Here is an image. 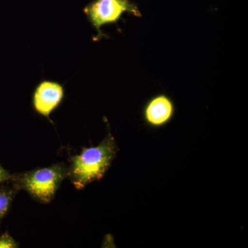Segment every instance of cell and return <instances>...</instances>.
Listing matches in <instances>:
<instances>
[{
	"label": "cell",
	"instance_id": "obj_7",
	"mask_svg": "<svg viewBox=\"0 0 248 248\" xmlns=\"http://www.w3.org/2000/svg\"><path fill=\"white\" fill-rule=\"evenodd\" d=\"M18 244L7 233L0 236V248H17Z\"/></svg>",
	"mask_w": 248,
	"mask_h": 248
},
{
	"label": "cell",
	"instance_id": "obj_8",
	"mask_svg": "<svg viewBox=\"0 0 248 248\" xmlns=\"http://www.w3.org/2000/svg\"><path fill=\"white\" fill-rule=\"evenodd\" d=\"M11 177H12V175L0 164V184L9 182L11 180Z\"/></svg>",
	"mask_w": 248,
	"mask_h": 248
},
{
	"label": "cell",
	"instance_id": "obj_6",
	"mask_svg": "<svg viewBox=\"0 0 248 248\" xmlns=\"http://www.w3.org/2000/svg\"><path fill=\"white\" fill-rule=\"evenodd\" d=\"M16 191L17 190L14 184L12 187L6 186H0V221L9 210Z\"/></svg>",
	"mask_w": 248,
	"mask_h": 248
},
{
	"label": "cell",
	"instance_id": "obj_4",
	"mask_svg": "<svg viewBox=\"0 0 248 248\" xmlns=\"http://www.w3.org/2000/svg\"><path fill=\"white\" fill-rule=\"evenodd\" d=\"M175 114V105L170 97L161 93L151 97L143 108L145 123L153 128L164 127L171 122Z\"/></svg>",
	"mask_w": 248,
	"mask_h": 248
},
{
	"label": "cell",
	"instance_id": "obj_3",
	"mask_svg": "<svg viewBox=\"0 0 248 248\" xmlns=\"http://www.w3.org/2000/svg\"><path fill=\"white\" fill-rule=\"evenodd\" d=\"M90 23L97 32V40L107 37L102 27L108 24H117L125 13L135 17L142 15L138 6L129 0H96L84 9Z\"/></svg>",
	"mask_w": 248,
	"mask_h": 248
},
{
	"label": "cell",
	"instance_id": "obj_5",
	"mask_svg": "<svg viewBox=\"0 0 248 248\" xmlns=\"http://www.w3.org/2000/svg\"><path fill=\"white\" fill-rule=\"evenodd\" d=\"M63 97V89L61 84L55 81H42L34 93V108L41 115L48 117L60 105Z\"/></svg>",
	"mask_w": 248,
	"mask_h": 248
},
{
	"label": "cell",
	"instance_id": "obj_2",
	"mask_svg": "<svg viewBox=\"0 0 248 248\" xmlns=\"http://www.w3.org/2000/svg\"><path fill=\"white\" fill-rule=\"evenodd\" d=\"M68 175L64 165L59 164L12 175L11 182L17 190L27 191L34 199L47 203L53 200L55 192Z\"/></svg>",
	"mask_w": 248,
	"mask_h": 248
},
{
	"label": "cell",
	"instance_id": "obj_1",
	"mask_svg": "<svg viewBox=\"0 0 248 248\" xmlns=\"http://www.w3.org/2000/svg\"><path fill=\"white\" fill-rule=\"evenodd\" d=\"M119 148L110 133L98 146L85 148L81 154L71 157L68 175L77 189L100 180L110 168Z\"/></svg>",
	"mask_w": 248,
	"mask_h": 248
}]
</instances>
